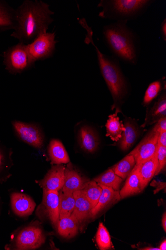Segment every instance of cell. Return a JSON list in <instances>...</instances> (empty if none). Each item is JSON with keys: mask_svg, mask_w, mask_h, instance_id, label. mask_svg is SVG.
I'll list each match as a JSON object with an SVG mask.
<instances>
[{"mask_svg": "<svg viewBox=\"0 0 166 250\" xmlns=\"http://www.w3.org/2000/svg\"><path fill=\"white\" fill-rule=\"evenodd\" d=\"M139 250H160L159 248H154L151 247H145L142 249H140Z\"/></svg>", "mask_w": 166, "mask_h": 250, "instance_id": "39", "label": "cell"}, {"mask_svg": "<svg viewBox=\"0 0 166 250\" xmlns=\"http://www.w3.org/2000/svg\"><path fill=\"white\" fill-rule=\"evenodd\" d=\"M136 166L141 187L144 190L152 178L155 176L158 166L157 150L149 160L139 165H136Z\"/></svg>", "mask_w": 166, "mask_h": 250, "instance_id": "16", "label": "cell"}, {"mask_svg": "<svg viewBox=\"0 0 166 250\" xmlns=\"http://www.w3.org/2000/svg\"><path fill=\"white\" fill-rule=\"evenodd\" d=\"M143 191L137 172V168L135 166L133 170L128 177L126 184L120 191L121 199L135 195Z\"/></svg>", "mask_w": 166, "mask_h": 250, "instance_id": "21", "label": "cell"}, {"mask_svg": "<svg viewBox=\"0 0 166 250\" xmlns=\"http://www.w3.org/2000/svg\"><path fill=\"white\" fill-rule=\"evenodd\" d=\"M13 125L18 137L22 142L37 149L43 147L44 135L39 125L19 121L14 122Z\"/></svg>", "mask_w": 166, "mask_h": 250, "instance_id": "9", "label": "cell"}, {"mask_svg": "<svg viewBox=\"0 0 166 250\" xmlns=\"http://www.w3.org/2000/svg\"><path fill=\"white\" fill-rule=\"evenodd\" d=\"M98 185L102 188V192L97 206L92 210V217L96 216L102 210L113 205L121 199L120 191H115L103 185Z\"/></svg>", "mask_w": 166, "mask_h": 250, "instance_id": "17", "label": "cell"}, {"mask_svg": "<svg viewBox=\"0 0 166 250\" xmlns=\"http://www.w3.org/2000/svg\"><path fill=\"white\" fill-rule=\"evenodd\" d=\"M98 184L119 191L123 180L111 168L93 179Z\"/></svg>", "mask_w": 166, "mask_h": 250, "instance_id": "25", "label": "cell"}, {"mask_svg": "<svg viewBox=\"0 0 166 250\" xmlns=\"http://www.w3.org/2000/svg\"><path fill=\"white\" fill-rule=\"evenodd\" d=\"M82 190L92 204L93 208L98 203L102 192V188L92 180L87 182Z\"/></svg>", "mask_w": 166, "mask_h": 250, "instance_id": "28", "label": "cell"}, {"mask_svg": "<svg viewBox=\"0 0 166 250\" xmlns=\"http://www.w3.org/2000/svg\"><path fill=\"white\" fill-rule=\"evenodd\" d=\"M146 0H114L101 1L99 7L103 8L99 16L108 18L111 15L122 18L121 21H128L144 10L150 3Z\"/></svg>", "mask_w": 166, "mask_h": 250, "instance_id": "4", "label": "cell"}, {"mask_svg": "<svg viewBox=\"0 0 166 250\" xmlns=\"http://www.w3.org/2000/svg\"><path fill=\"white\" fill-rule=\"evenodd\" d=\"M80 22L87 31L85 42L87 43H92L95 48L101 73L110 90L114 104H121L128 90L126 82L119 66L111 58L102 53L94 44L92 30L87 25L85 20H81Z\"/></svg>", "mask_w": 166, "mask_h": 250, "instance_id": "2", "label": "cell"}, {"mask_svg": "<svg viewBox=\"0 0 166 250\" xmlns=\"http://www.w3.org/2000/svg\"><path fill=\"white\" fill-rule=\"evenodd\" d=\"M77 138L79 146L85 152L93 153L97 150L100 144L99 139L91 126H81L78 131Z\"/></svg>", "mask_w": 166, "mask_h": 250, "instance_id": "14", "label": "cell"}, {"mask_svg": "<svg viewBox=\"0 0 166 250\" xmlns=\"http://www.w3.org/2000/svg\"><path fill=\"white\" fill-rule=\"evenodd\" d=\"M160 131L154 126L138 145L129 154L132 155L139 165L152 158L158 149V139Z\"/></svg>", "mask_w": 166, "mask_h": 250, "instance_id": "10", "label": "cell"}, {"mask_svg": "<svg viewBox=\"0 0 166 250\" xmlns=\"http://www.w3.org/2000/svg\"><path fill=\"white\" fill-rule=\"evenodd\" d=\"M3 62L6 69L12 74H20L34 66L28 44L19 42L3 53Z\"/></svg>", "mask_w": 166, "mask_h": 250, "instance_id": "5", "label": "cell"}, {"mask_svg": "<svg viewBox=\"0 0 166 250\" xmlns=\"http://www.w3.org/2000/svg\"><path fill=\"white\" fill-rule=\"evenodd\" d=\"M46 233L38 221L31 222L23 227L17 233L14 241L15 250H35L45 242Z\"/></svg>", "mask_w": 166, "mask_h": 250, "instance_id": "6", "label": "cell"}, {"mask_svg": "<svg viewBox=\"0 0 166 250\" xmlns=\"http://www.w3.org/2000/svg\"><path fill=\"white\" fill-rule=\"evenodd\" d=\"M160 250H166V241L164 240L162 243L160 244L159 247Z\"/></svg>", "mask_w": 166, "mask_h": 250, "instance_id": "38", "label": "cell"}, {"mask_svg": "<svg viewBox=\"0 0 166 250\" xmlns=\"http://www.w3.org/2000/svg\"><path fill=\"white\" fill-rule=\"evenodd\" d=\"M16 25V10L6 2L0 1V32L14 30Z\"/></svg>", "mask_w": 166, "mask_h": 250, "instance_id": "20", "label": "cell"}, {"mask_svg": "<svg viewBox=\"0 0 166 250\" xmlns=\"http://www.w3.org/2000/svg\"><path fill=\"white\" fill-rule=\"evenodd\" d=\"M135 165L134 157L132 155L128 154L111 169L117 176L125 180L131 173Z\"/></svg>", "mask_w": 166, "mask_h": 250, "instance_id": "27", "label": "cell"}, {"mask_svg": "<svg viewBox=\"0 0 166 250\" xmlns=\"http://www.w3.org/2000/svg\"><path fill=\"white\" fill-rule=\"evenodd\" d=\"M74 195L75 203L72 214L81 224L92 217V211L93 207L83 190L74 192Z\"/></svg>", "mask_w": 166, "mask_h": 250, "instance_id": "15", "label": "cell"}, {"mask_svg": "<svg viewBox=\"0 0 166 250\" xmlns=\"http://www.w3.org/2000/svg\"><path fill=\"white\" fill-rule=\"evenodd\" d=\"M147 119L150 124L157 122L160 119L166 118V96L162 95L148 113Z\"/></svg>", "mask_w": 166, "mask_h": 250, "instance_id": "26", "label": "cell"}, {"mask_svg": "<svg viewBox=\"0 0 166 250\" xmlns=\"http://www.w3.org/2000/svg\"><path fill=\"white\" fill-rule=\"evenodd\" d=\"M50 6L42 1L25 0L16 10V28L11 36L28 44L47 32L54 20Z\"/></svg>", "mask_w": 166, "mask_h": 250, "instance_id": "1", "label": "cell"}, {"mask_svg": "<svg viewBox=\"0 0 166 250\" xmlns=\"http://www.w3.org/2000/svg\"><path fill=\"white\" fill-rule=\"evenodd\" d=\"M159 131L166 130V118L160 119L154 126Z\"/></svg>", "mask_w": 166, "mask_h": 250, "instance_id": "34", "label": "cell"}, {"mask_svg": "<svg viewBox=\"0 0 166 250\" xmlns=\"http://www.w3.org/2000/svg\"><path fill=\"white\" fill-rule=\"evenodd\" d=\"M4 156L1 150H0V170L2 169L4 165Z\"/></svg>", "mask_w": 166, "mask_h": 250, "instance_id": "37", "label": "cell"}, {"mask_svg": "<svg viewBox=\"0 0 166 250\" xmlns=\"http://www.w3.org/2000/svg\"><path fill=\"white\" fill-rule=\"evenodd\" d=\"M128 21H120L116 23L105 26L103 34L111 51L122 60L135 63L137 50L134 37L127 26Z\"/></svg>", "mask_w": 166, "mask_h": 250, "instance_id": "3", "label": "cell"}, {"mask_svg": "<svg viewBox=\"0 0 166 250\" xmlns=\"http://www.w3.org/2000/svg\"><path fill=\"white\" fill-rule=\"evenodd\" d=\"M162 225L163 227V229L164 231L166 232V212L163 215L162 220Z\"/></svg>", "mask_w": 166, "mask_h": 250, "instance_id": "36", "label": "cell"}, {"mask_svg": "<svg viewBox=\"0 0 166 250\" xmlns=\"http://www.w3.org/2000/svg\"><path fill=\"white\" fill-rule=\"evenodd\" d=\"M11 202L13 212L20 217L31 215L36 207L35 202L30 196L21 193H13L11 195Z\"/></svg>", "mask_w": 166, "mask_h": 250, "instance_id": "13", "label": "cell"}, {"mask_svg": "<svg viewBox=\"0 0 166 250\" xmlns=\"http://www.w3.org/2000/svg\"><path fill=\"white\" fill-rule=\"evenodd\" d=\"M36 215L41 221L47 220L57 226L59 220V191L43 190L42 200Z\"/></svg>", "mask_w": 166, "mask_h": 250, "instance_id": "8", "label": "cell"}, {"mask_svg": "<svg viewBox=\"0 0 166 250\" xmlns=\"http://www.w3.org/2000/svg\"><path fill=\"white\" fill-rule=\"evenodd\" d=\"M65 167L64 165L53 166L42 179L36 183L43 190L59 191L64 184Z\"/></svg>", "mask_w": 166, "mask_h": 250, "instance_id": "11", "label": "cell"}, {"mask_svg": "<svg viewBox=\"0 0 166 250\" xmlns=\"http://www.w3.org/2000/svg\"><path fill=\"white\" fill-rule=\"evenodd\" d=\"M58 234L66 239L73 238L78 233L80 223L73 214L59 219L57 225Z\"/></svg>", "mask_w": 166, "mask_h": 250, "instance_id": "19", "label": "cell"}, {"mask_svg": "<svg viewBox=\"0 0 166 250\" xmlns=\"http://www.w3.org/2000/svg\"><path fill=\"white\" fill-rule=\"evenodd\" d=\"M107 136L113 142H117L122 137V134L125 129L122 121L117 116V113L109 117L106 125Z\"/></svg>", "mask_w": 166, "mask_h": 250, "instance_id": "23", "label": "cell"}, {"mask_svg": "<svg viewBox=\"0 0 166 250\" xmlns=\"http://www.w3.org/2000/svg\"><path fill=\"white\" fill-rule=\"evenodd\" d=\"M75 203L74 193L64 192L62 190L59 191V219L72 215Z\"/></svg>", "mask_w": 166, "mask_h": 250, "instance_id": "24", "label": "cell"}, {"mask_svg": "<svg viewBox=\"0 0 166 250\" xmlns=\"http://www.w3.org/2000/svg\"><path fill=\"white\" fill-rule=\"evenodd\" d=\"M162 88L160 81L151 83L148 87L144 99V104L146 105L149 104L159 95Z\"/></svg>", "mask_w": 166, "mask_h": 250, "instance_id": "30", "label": "cell"}, {"mask_svg": "<svg viewBox=\"0 0 166 250\" xmlns=\"http://www.w3.org/2000/svg\"><path fill=\"white\" fill-rule=\"evenodd\" d=\"M157 159L158 166L155 175L159 174L166 164V147L158 145Z\"/></svg>", "mask_w": 166, "mask_h": 250, "instance_id": "31", "label": "cell"}, {"mask_svg": "<svg viewBox=\"0 0 166 250\" xmlns=\"http://www.w3.org/2000/svg\"><path fill=\"white\" fill-rule=\"evenodd\" d=\"M96 241L101 250H112L113 244L110 233L103 223L100 222L96 233Z\"/></svg>", "mask_w": 166, "mask_h": 250, "instance_id": "29", "label": "cell"}, {"mask_svg": "<svg viewBox=\"0 0 166 250\" xmlns=\"http://www.w3.org/2000/svg\"><path fill=\"white\" fill-rule=\"evenodd\" d=\"M89 179L84 177L72 164H69L65 167L64 184L62 191L74 193L83 189L85 184Z\"/></svg>", "mask_w": 166, "mask_h": 250, "instance_id": "12", "label": "cell"}, {"mask_svg": "<svg viewBox=\"0 0 166 250\" xmlns=\"http://www.w3.org/2000/svg\"><path fill=\"white\" fill-rule=\"evenodd\" d=\"M125 129L122 134L119 142L120 148L124 151L128 150L137 140L139 132L135 125L127 119L124 124Z\"/></svg>", "mask_w": 166, "mask_h": 250, "instance_id": "22", "label": "cell"}, {"mask_svg": "<svg viewBox=\"0 0 166 250\" xmlns=\"http://www.w3.org/2000/svg\"><path fill=\"white\" fill-rule=\"evenodd\" d=\"M151 186L156 188L155 190L154 191V194H156L161 190L165 189L166 183H162V182H158L157 181H153L152 183L151 184Z\"/></svg>", "mask_w": 166, "mask_h": 250, "instance_id": "33", "label": "cell"}, {"mask_svg": "<svg viewBox=\"0 0 166 250\" xmlns=\"http://www.w3.org/2000/svg\"><path fill=\"white\" fill-rule=\"evenodd\" d=\"M47 154L53 165H64L70 163L67 152L62 143L57 140L51 141L47 147Z\"/></svg>", "mask_w": 166, "mask_h": 250, "instance_id": "18", "label": "cell"}, {"mask_svg": "<svg viewBox=\"0 0 166 250\" xmlns=\"http://www.w3.org/2000/svg\"><path fill=\"white\" fill-rule=\"evenodd\" d=\"M55 36V32H45L28 44L30 54L35 62L49 59L53 56L58 42Z\"/></svg>", "mask_w": 166, "mask_h": 250, "instance_id": "7", "label": "cell"}, {"mask_svg": "<svg viewBox=\"0 0 166 250\" xmlns=\"http://www.w3.org/2000/svg\"><path fill=\"white\" fill-rule=\"evenodd\" d=\"M158 145L166 147V130L160 131L158 139Z\"/></svg>", "mask_w": 166, "mask_h": 250, "instance_id": "32", "label": "cell"}, {"mask_svg": "<svg viewBox=\"0 0 166 250\" xmlns=\"http://www.w3.org/2000/svg\"><path fill=\"white\" fill-rule=\"evenodd\" d=\"M166 19L164 20L163 22H162L161 25V33L162 35L163 39L165 41H166Z\"/></svg>", "mask_w": 166, "mask_h": 250, "instance_id": "35", "label": "cell"}]
</instances>
